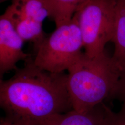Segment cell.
I'll return each instance as SVG.
<instances>
[{
	"mask_svg": "<svg viewBox=\"0 0 125 125\" xmlns=\"http://www.w3.org/2000/svg\"><path fill=\"white\" fill-rule=\"evenodd\" d=\"M67 75L40 69L31 57L7 80L0 81L2 120L11 125H41L51 117L73 109Z\"/></svg>",
	"mask_w": 125,
	"mask_h": 125,
	"instance_id": "1",
	"label": "cell"
},
{
	"mask_svg": "<svg viewBox=\"0 0 125 125\" xmlns=\"http://www.w3.org/2000/svg\"><path fill=\"white\" fill-rule=\"evenodd\" d=\"M0 125H11L10 124H9V123H8L7 122H5L3 121V120L1 119V123H0Z\"/></svg>",
	"mask_w": 125,
	"mask_h": 125,
	"instance_id": "13",
	"label": "cell"
},
{
	"mask_svg": "<svg viewBox=\"0 0 125 125\" xmlns=\"http://www.w3.org/2000/svg\"><path fill=\"white\" fill-rule=\"evenodd\" d=\"M9 1V0H0V2L4 3V2H5V1Z\"/></svg>",
	"mask_w": 125,
	"mask_h": 125,
	"instance_id": "14",
	"label": "cell"
},
{
	"mask_svg": "<svg viewBox=\"0 0 125 125\" xmlns=\"http://www.w3.org/2000/svg\"><path fill=\"white\" fill-rule=\"evenodd\" d=\"M83 0H46L56 27L71 21Z\"/></svg>",
	"mask_w": 125,
	"mask_h": 125,
	"instance_id": "10",
	"label": "cell"
},
{
	"mask_svg": "<svg viewBox=\"0 0 125 125\" xmlns=\"http://www.w3.org/2000/svg\"><path fill=\"white\" fill-rule=\"evenodd\" d=\"M116 0H83L74 15L77 19L83 43L84 53L90 57L105 53L112 41Z\"/></svg>",
	"mask_w": 125,
	"mask_h": 125,
	"instance_id": "4",
	"label": "cell"
},
{
	"mask_svg": "<svg viewBox=\"0 0 125 125\" xmlns=\"http://www.w3.org/2000/svg\"><path fill=\"white\" fill-rule=\"evenodd\" d=\"M5 11L8 14L14 27L24 42H30L35 48L43 40L45 36L43 24L23 16L12 10L9 6Z\"/></svg>",
	"mask_w": 125,
	"mask_h": 125,
	"instance_id": "8",
	"label": "cell"
},
{
	"mask_svg": "<svg viewBox=\"0 0 125 125\" xmlns=\"http://www.w3.org/2000/svg\"><path fill=\"white\" fill-rule=\"evenodd\" d=\"M34 64L40 69L52 73L68 71L83 54V43L77 19L56 27L45 36L35 48Z\"/></svg>",
	"mask_w": 125,
	"mask_h": 125,
	"instance_id": "3",
	"label": "cell"
},
{
	"mask_svg": "<svg viewBox=\"0 0 125 125\" xmlns=\"http://www.w3.org/2000/svg\"><path fill=\"white\" fill-rule=\"evenodd\" d=\"M9 7L16 13L42 24L46 18H52L46 0H12Z\"/></svg>",
	"mask_w": 125,
	"mask_h": 125,
	"instance_id": "9",
	"label": "cell"
},
{
	"mask_svg": "<svg viewBox=\"0 0 125 125\" xmlns=\"http://www.w3.org/2000/svg\"><path fill=\"white\" fill-rule=\"evenodd\" d=\"M113 97L116 98L121 103L120 111L125 112V71L121 73Z\"/></svg>",
	"mask_w": 125,
	"mask_h": 125,
	"instance_id": "11",
	"label": "cell"
},
{
	"mask_svg": "<svg viewBox=\"0 0 125 125\" xmlns=\"http://www.w3.org/2000/svg\"><path fill=\"white\" fill-rule=\"evenodd\" d=\"M114 52L111 59L119 71H125V0H116L112 41Z\"/></svg>",
	"mask_w": 125,
	"mask_h": 125,
	"instance_id": "7",
	"label": "cell"
},
{
	"mask_svg": "<svg viewBox=\"0 0 125 125\" xmlns=\"http://www.w3.org/2000/svg\"><path fill=\"white\" fill-rule=\"evenodd\" d=\"M107 125H125V112L119 111L115 113L111 111Z\"/></svg>",
	"mask_w": 125,
	"mask_h": 125,
	"instance_id": "12",
	"label": "cell"
},
{
	"mask_svg": "<svg viewBox=\"0 0 125 125\" xmlns=\"http://www.w3.org/2000/svg\"><path fill=\"white\" fill-rule=\"evenodd\" d=\"M67 86L73 109L85 112L113 97L121 72L105 53L90 57L83 53L68 70Z\"/></svg>",
	"mask_w": 125,
	"mask_h": 125,
	"instance_id": "2",
	"label": "cell"
},
{
	"mask_svg": "<svg viewBox=\"0 0 125 125\" xmlns=\"http://www.w3.org/2000/svg\"><path fill=\"white\" fill-rule=\"evenodd\" d=\"M111 111L102 103L87 112H80L73 109L57 114L48 119L41 125H107Z\"/></svg>",
	"mask_w": 125,
	"mask_h": 125,
	"instance_id": "6",
	"label": "cell"
},
{
	"mask_svg": "<svg viewBox=\"0 0 125 125\" xmlns=\"http://www.w3.org/2000/svg\"><path fill=\"white\" fill-rule=\"evenodd\" d=\"M24 41L19 35L6 11L0 16V77L5 73L18 69L20 61L31 56L23 51Z\"/></svg>",
	"mask_w": 125,
	"mask_h": 125,
	"instance_id": "5",
	"label": "cell"
}]
</instances>
